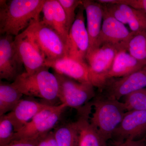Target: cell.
<instances>
[{
    "instance_id": "30",
    "label": "cell",
    "mask_w": 146,
    "mask_h": 146,
    "mask_svg": "<svg viewBox=\"0 0 146 146\" xmlns=\"http://www.w3.org/2000/svg\"><path fill=\"white\" fill-rule=\"evenodd\" d=\"M37 146H58L53 131H50L40 138Z\"/></svg>"
},
{
    "instance_id": "17",
    "label": "cell",
    "mask_w": 146,
    "mask_h": 146,
    "mask_svg": "<svg viewBox=\"0 0 146 146\" xmlns=\"http://www.w3.org/2000/svg\"><path fill=\"white\" fill-rule=\"evenodd\" d=\"M50 105L22 99L13 110L6 114L11 121L15 133L21 130L40 111Z\"/></svg>"
},
{
    "instance_id": "32",
    "label": "cell",
    "mask_w": 146,
    "mask_h": 146,
    "mask_svg": "<svg viewBox=\"0 0 146 146\" xmlns=\"http://www.w3.org/2000/svg\"><path fill=\"white\" fill-rule=\"evenodd\" d=\"M133 141H130V140H127L123 142L122 143H119L117 145L115 146H131L133 142Z\"/></svg>"
},
{
    "instance_id": "19",
    "label": "cell",
    "mask_w": 146,
    "mask_h": 146,
    "mask_svg": "<svg viewBox=\"0 0 146 146\" xmlns=\"http://www.w3.org/2000/svg\"><path fill=\"white\" fill-rule=\"evenodd\" d=\"M24 96L11 83L0 82V116L11 112Z\"/></svg>"
},
{
    "instance_id": "9",
    "label": "cell",
    "mask_w": 146,
    "mask_h": 146,
    "mask_svg": "<svg viewBox=\"0 0 146 146\" xmlns=\"http://www.w3.org/2000/svg\"><path fill=\"white\" fill-rule=\"evenodd\" d=\"M13 36L4 35L0 38V78L9 82L22 74L23 65L18 56Z\"/></svg>"
},
{
    "instance_id": "15",
    "label": "cell",
    "mask_w": 146,
    "mask_h": 146,
    "mask_svg": "<svg viewBox=\"0 0 146 146\" xmlns=\"http://www.w3.org/2000/svg\"><path fill=\"white\" fill-rule=\"evenodd\" d=\"M82 5L86 12L87 29L89 39L88 52L99 47V40L104 16L102 4L96 1L83 0Z\"/></svg>"
},
{
    "instance_id": "23",
    "label": "cell",
    "mask_w": 146,
    "mask_h": 146,
    "mask_svg": "<svg viewBox=\"0 0 146 146\" xmlns=\"http://www.w3.org/2000/svg\"><path fill=\"white\" fill-rule=\"evenodd\" d=\"M128 51L146 65V31L134 33L129 42Z\"/></svg>"
},
{
    "instance_id": "10",
    "label": "cell",
    "mask_w": 146,
    "mask_h": 146,
    "mask_svg": "<svg viewBox=\"0 0 146 146\" xmlns=\"http://www.w3.org/2000/svg\"><path fill=\"white\" fill-rule=\"evenodd\" d=\"M133 34L128 30L125 25L110 16L104 9L99 46L107 44L116 47L119 50H127L128 44Z\"/></svg>"
},
{
    "instance_id": "7",
    "label": "cell",
    "mask_w": 146,
    "mask_h": 146,
    "mask_svg": "<svg viewBox=\"0 0 146 146\" xmlns=\"http://www.w3.org/2000/svg\"><path fill=\"white\" fill-rule=\"evenodd\" d=\"M58 82V98L67 107L78 110L88 104L95 96L91 83H80L66 76L54 72Z\"/></svg>"
},
{
    "instance_id": "18",
    "label": "cell",
    "mask_w": 146,
    "mask_h": 146,
    "mask_svg": "<svg viewBox=\"0 0 146 146\" xmlns=\"http://www.w3.org/2000/svg\"><path fill=\"white\" fill-rule=\"evenodd\" d=\"M145 66L146 65L132 56L127 50H120L116 55L108 74V81L113 78L126 76Z\"/></svg>"
},
{
    "instance_id": "2",
    "label": "cell",
    "mask_w": 146,
    "mask_h": 146,
    "mask_svg": "<svg viewBox=\"0 0 146 146\" xmlns=\"http://www.w3.org/2000/svg\"><path fill=\"white\" fill-rule=\"evenodd\" d=\"M45 68L32 74L24 72L12 83L24 96L42 99L47 104L55 106L59 101L58 85L54 74Z\"/></svg>"
},
{
    "instance_id": "20",
    "label": "cell",
    "mask_w": 146,
    "mask_h": 146,
    "mask_svg": "<svg viewBox=\"0 0 146 146\" xmlns=\"http://www.w3.org/2000/svg\"><path fill=\"white\" fill-rule=\"evenodd\" d=\"M58 146H78V133L76 121L56 127L53 131Z\"/></svg>"
},
{
    "instance_id": "28",
    "label": "cell",
    "mask_w": 146,
    "mask_h": 146,
    "mask_svg": "<svg viewBox=\"0 0 146 146\" xmlns=\"http://www.w3.org/2000/svg\"><path fill=\"white\" fill-rule=\"evenodd\" d=\"M107 3L127 5L146 13V0H107Z\"/></svg>"
},
{
    "instance_id": "24",
    "label": "cell",
    "mask_w": 146,
    "mask_h": 146,
    "mask_svg": "<svg viewBox=\"0 0 146 146\" xmlns=\"http://www.w3.org/2000/svg\"><path fill=\"white\" fill-rule=\"evenodd\" d=\"M124 98L123 103L127 111L131 110L146 111V88L128 94Z\"/></svg>"
},
{
    "instance_id": "14",
    "label": "cell",
    "mask_w": 146,
    "mask_h": 146,
    "mask_svg": "<svg viewBox=\"0 0 146 146\" xmlns=\"http://www.w3.org/2000/svg\"><path fill=\"white\" fill-rule=\"evenodd\" d=\"M48 68L54 72L83 83H91L89 70L86 63H83L68 56L54 61L46 62Z\"/></svg>"
},
{
    "instance_id": "3",
    "label": "cell",
    "mask_w": 146,
    "mask_h": 146,
    "mask_svg": "<svg viewBox=\"0 0 146 146\" xmlns=\"http://www.w3.org/2000/svg\"><path fill=\"white\" fill-rule=\"evenodd\" d=\"M93 103L94 112L90 118V123L106 146V142L112 138L127 110L123 102L107 97L97 99Z\"/></svg>"
},
{
    "instance_id": "13",
    "label": "cell",
    "mask_w": 146,
    "mask_h": 146,
    "mask_svg": "<svg viewBox=\"0 0 146 146\" xmlns=\"http://www.w3.org/2000/svg\"><path fill=\"white\" fill-rule=\"evenodd\" d=\"M146 134V111H127L112 138L119 141H137Z\"/></svg>"
},
{
    "instance_id": "8",
    "label": "cell",
    "mask_w": 146,
    "mask_h": 146,
    "mask_svg": "<svg viewBox=\"0 0 146 146\" xmlns=\"http://www.w3.org/2000/svg\"><path fill=\"white\" fill-rule=\"evenodd\" d=\"M75 20L69 33L67 50L68 56L83 63L89 48V39L85 26L84 9L82 4L78 7Z\"/></svg>"
},
{
    "instance_id": "4",
    "label": "cell",
    "mask_w": 146,
    "mask_h": 146,
    "mask_svg": "<svg viewBox=\"0 0 146 146\" xmlns=\"http://www.w3.org/2000/svg\"><path fill=\"white\" fill-rule=\"evenodd\" d=\"M46 62L68 56L67 47L61 36L39 19L25 30Z\"/></svg>"
},
{
    "instance_id": "12",
    "label": "cell",
    "mask_w": 146,
    "mask_h": 146,
    "mask_svg": "<svg viewBox=\"0 0 146 146\" xmlns=\"http://www.w3.org/2000/svg\"><path fill=\"white\" fill-rule=\"evenodd\" d=\"M14 43L27 74H32L48 68L44 58L25 31L14 37Z\"/></svg>"
},
{
    "instance_id": "31",
    "label": "cell",
    "mask_w": 146,
    "mask_h": 146,
    "mask_svg": "<svg viewBox=\"0 0 146 146\" xmlns=\"http://www.w3.org/2000/svg\"><path fill=\"white\" fill-rule=\"evenodd\" d=\"M131 146H146L145 138L133 141Z\"/></svg>"
},
{
    "instance_id": "5",
    "label": "cell",
    "mask_w": 146,
    "mask_h": 146,
    "mask_svg": "<svg viewBox=\"0 0 146 146\" xmlns=\"http://www.w3.org/2000/svg\"><path fill=\"white\" fill-rule=\"evenodd\" d=\"M66 108L63 104L49 105L38 112L21 130L15 133L12 141L21 139H34L44 136L56 127Z\"/></svg>"
},
{
    "instance_id": "11",
    "label": "cell",
    "mask_w": 146,
    "mask_h": 146,
    "mask_svg": "<svg viewBox=\"0 0 146 146\" xmlns=\"http://www.w3.org/2000/svg\"><path fill=\"white\" fill-rule=\"evenodd\" d=\"M106 96L109 98L119 100L122 97L146 88V66L129 75L108 81Z\"/></svg>"
},
{
    "instance_id": "33",
    "label": "cell",
    "mask_w": 146,
    "mask_h": 146,
    "mask_svg": "<svg viewBox=\"0 0 146 146\" xmlns=\"http://www.w3.org/2000/svg\"><path fill=\"white\" fill-rule=\"evenodd\" d=\"M145 143H146V138H145Z\"/></svg>"
},
{
    "instance_id": "21",
    "label": "cell",
    "mask_w": 146,
    "mask_h": 146,
    "mask_svg": "<svg viewBox=\"0 0 146 146\" xmlns=\"http://www.w3.org/2000/svg\"><path fill=\"white\" fill-rule=\"evenodd\" d=\"M119 5L124 14L131 31L136 33L146 31V13L127 5Z\"/></svg>"
},
{
    "instance_id": "16",
    "label": "cell",
    "mask_w": 146,
    "mask_h": 146,
    "mask_svg": "<svg viewBox=\"0 0 146 146\" xmlns=\"http://www.w3.org/2000/svg\"><path fill=\"white\" fill-rule=\"evenodd\" d=\"M91 106L88 103L78 110L79 116L76 121L78 133V146H106L90 123Z\"/></svg>"
},
{
    "instance_id": "25",
    "label": "cell",
    "mask_w": 146,
    "mask_h": 146,
    "mask_svg": "<svg viewBox=\"0 0 146 146\" xmlns=\"http://www.w3.org/2000/svg\"><path fill=\"white\" fill-rule=\"evenodd\" d=\"M15 131L7 115L0 116V146H7L11 143Z\"/></svg>"
},
{
    "instance_id": "27",
    "label": "cell",
    "mask_w": 146,
    "mask_h": 146,
    "mask_svg": "<svg viewBox=\"0 0 146 146\" xmlns=\"http://www.w3.org/2000/svg\"><path fill=\"white\" fill-rule=\"evenodd\" d=\"M102 4L104 9L109 13L110 16L124 25L127 24L124 14L120 9L119 4L106 3Z\"/></svg>"
},
{
    "instance_id": "26",
    "label": "cell",
    "mask_w": 146,
    "mask_h": 146,
    "mask_svg": "<svg viewBox=\"0 0 146 146\" xmlns=\"http://www.w3.org/2000/svg\"><path fill=\"white\" fill-rule=\"evenodd\" d=\"M65 11L67 17L68 27L70 29L75 20L77 8L82 4V1L80 0H58Z\"/></svg>"
},
{
    "instance_id": "29",
    "label": "cell",
    "mask_w": 146,
    "mask_h": 146,
    "mask_svg": "<svg viewBox=\"0 0 146 146\" xmlns=\"http://www.w3.org/2000/svg\"><path fill=\"white\" fill-rule=\"evenodd\" d=\"M42 137L34 139H21L14 140L7 146H37Z\"/></svg>"
},
{
    "instance_id": "1",
    "label": "cell",
    "mask_w": 146,
    "mask_h": 146,
    "mask_svg": "<svg viewBox=\"0 0 146 146\" xmlns=\"http://www.w3.org/2000/svg\"><path fill=\"white\" fill-rule=\"evenodd\" d=\"M46 0L0 1V33L14 36L23 32L40 14Z\"/></svg>"
},
{
    "instance_id": "6",
    "label": "cell",
    "mask_w": 146,
    "mask_h": 146,
    "mask_svg": "<svg viewBox=\"0 0 146 146\" xmlns=\"http://www.w3.org/2000/svg\"><path fill=\"white\" fill-rule=\"evenodd\" d=\"M120 50L112 45L104 44L87 52L86 62L89 68L90 81L94 87L104 88L108 81V74Z\"/></svg>"
},
{
    "instance_id": "22",
    "label": "cell",
    "mask_w": 146,
    "mask_h": 146,
    "mask_svg": "<svg viewBox=\"0 0 146 146\" xmlns=\"http://www.w3.org/2000/svg\"><path fill=\"white\" fill-rule=\"evenodd\" d=\"M53 9L52 29L61 36L67 47L70 29L64 10L58 0H52Z\"/></svg>"
}]
</instances>
